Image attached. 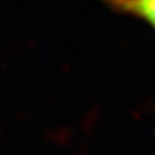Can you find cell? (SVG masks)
<instances>
[{
  "instance_id": "obj_1",
  "label": "cell",
  "mask_w": 155,
  "mask_h": 155,
  "mask_svg": "<svg viewBox=\"0 0 155 155\" xmlns=\"http://www.w3.org/2000/svg\"><path fill=\"white\" fill-rule=\"evenodd\" d=\"M102 1L112 12L139 19L155 32V0H102Z\"/></svg>"
}]
</instances>
